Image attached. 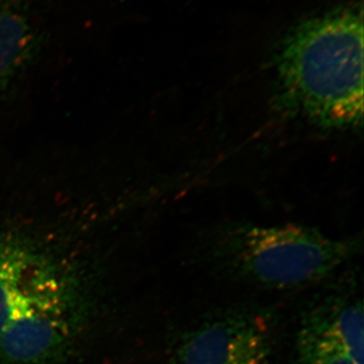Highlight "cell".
<instances>
[{
	"label": "cell",
	"instance_id": "obj_5",
	"mask_svg": "<svg viewBox=\"0 0 364 364\" xmlns=\"http://www.w3.org/2000/svg\"><path fill=\"white\" fill-rule=\"evenodd\" d=\"M363 299L354 289L325 294L306 309L299 332L329 342L364 363Z\"/></svg>",
	"mask_w": 364,
	"mask_h": 364
},
{
	"label": "cell",
	"instance_id": "obj_6",
	"mask_svg": "<svg viewBox=\"0 0 364 364\" xmlns=\"http://www.w3.org/2000/svg\"><path fill=\"white\" fill-rule=\"evenodd\" d=\"M42 43L30 4L26 0H0V93L33 63Z\"/></svg>",
	"mask_w": 364,
	"mask_h": 364
},
{
	"label": "cell",
	"instance_id": "obj_2",
	"mask_svg": "<svg viewBox=\"0 0 364 364\" xmlns=\"http://www.w3.org/2000/svg\"><path fill=\"white\" fill-rule=\"evenodd\" d=\"M353 239H335L299 225L240 226L219 236L210 251L215 267L234 279L272 289L316 284L358 251Z\"/></svg>",
	"mask_w": 364,
	"mask_h": 364
},
{
	"label": "cell",
	"instance_id": "obj_4",
	"mask_svg": "<svg viewBox=\"0 0 364 364\" xmlns=\"http://www.w3.org/2000/svg\"><path fill=\"white\" fill-rule=\"evenodd\" d=\"M277 331L269 314L235 308L213 314L181 335L173 364H275Z\"/></svg>",
	"mask_w": 364,
	"mask_h": 364
},
{
	"label": "cell",
	"instance_id": "obj_1",
	"mask_svg": "<svg viewBox=\"0 0 364 364\" xmlns=\"http://www.w3.org/2000/svg\"><path fill=\"white\" fill-rule=\"evenodd\" d=\"M279 105L325 130L363 121V11L344 4L293 26L274 58Z\"/></svg>",
	"mask_w": 364,
	"mask_h": 364
},
{
	"label": "cell",
	"instance_id": "obj_3",
	"mask_svg": "<svg viewBox=\"0 0 364 364\" xmlns=\"http://www.w3.org/2000/svg\"><path fill=\"white\" fill-rule=\"evenodd\" d=\"M75 272L41 244L0 232V335L28 314L80 305Z\"/></svg>",
	"mask_w": 364,
	"mask_h": 364
},
{
	"label": "cell",
	"instance_id": "obj_7",
	"mask_svg": "<svg viewBox=\"0 0 364 364\" xmlns=\"http://www.w3.org/2000/svg\"><path fill=\"white\" fill-rule=\"evenodd\" d=\"M296 364H358L329 342L299 332L296 339Z\"/></svg>",
	"mask_w": 364,
	"mask_h": 364
}]
</instances>
